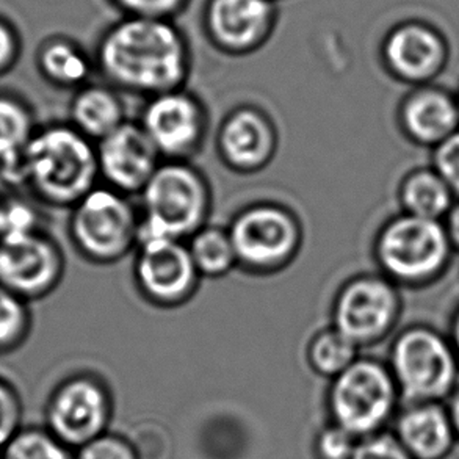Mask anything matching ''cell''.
I'll use <instances>...</instances> for the list:
<instances>
[{
  "mask_svg": "<svg viewBox=\"0 0 459 459\" xmlns=\"http://www.w3.org/2000/svg\"><path fill=\"white\" fill-rule=\"evenodd\" d=\"M389 429L414 459H447L458 446L447 404L442 402L402 403Z\"/></svg>",
  "mask_w": 459,
  "mask_h": 459,
  "instance_id": "cell-19",
  "label": "cell"
},
{
  "mask_svg": "<svg viewBox=\"0 0 459 459\" xmlns=\"http://www.w3.org/2000/svg\"><path fill=\"white\" fill-rule=\"evenodd\" d=\"M402 397L387 362L359 356L347 370L329 381L326 411L329 422L356 439L391 429Z\"/></svg>",
  "mask_w": 459,
  "mask_h": 459,
  "instance_id": "cell-6",
  "label": "cell"
},
{
  "mask_svg": "<svg viewBox=\"0 0 459 459\" xmlns=\"http://www.w3.org/2000/svg\"><path fill=\"white\" fill-rule=\"evenodd\" d=\"M44 230L43 215L37 201L25 198L22 193L5 195L2 211V240Z\"/></svg>",
  "mask_w": 459,
  "mask_h": 459,
  "instance_id": "cell-28",
  "label": "cell"
},
{
  "mask_svg": "<svg viewBox=\"0 0 459 459\" xmlns=\"http://www.w3.org/2000/svg\"><path fill=\"white\" fill-rule=\"evenodd\" d=\"M447 334L452 343H454L455 351H456L459 359V303L455 306L454 312H452L450 320H448Z\"/></svg>",
  "mask_w": 459,
  "mask_h": 459,
  "instance_id": "cell-38",
  "label": "cell"
},
{
  "mask_svg": "<svg viewBox=\"0 0 459 459\" xmlns=\"http://www.w3.org/2000/svg\"><path fill=\"white\" fill-rule=\"evenodd\" d=\"M452 243L442 221L398 212L373 237L377 272L403 289H425L441 281L454 262Z\"/></svg>",
  "mask_w": 459,
  "mask_h": 459,
  "instance_id": "cell-4",
  "label": "cell"
},
{
  "mask_svg": "<svg viewBox=\"0 0 459 459\" xmlns=\"http://www.w3.org/2000/svg\"><path fill=\"white\" fill-rule=\"evenodd\" d=\"M387 366L402 403H446L459 385V359L447 331L410 323L392 335Z\"/></svg>",
  "mask_w": 459,
  "mask_h": 459,
  "instance_id": "cell-5",
  "label": "cell"
},
{
  "mask_svg": "<svg viewBox=\"0 0 459 459\" xmlns=\"http://www.w3.org/2000/svg\"><path fill=\"white\" fill-rule=\"evenodd\" d=\"M215 146L218 159L232 173H261L280 151V131L264 108L242 104L224 115Z\"/></svg>",
  "mask_w": 459,
  "mask_h": 459,
  "instance_id": "cell-15",
  "label": "cell"
},
{
  "mask_svg": "<svg viewBox=\"0 0 459 459\" xmlns=\"http://www.w3.org/2000/svg\"><path fill=\"white\" fill-rule=\"evenodd\" d=\"M140 211L131 196L100 184L69 209L68 237L75 253L108 267L135 253Z\"/></svg>",
  "mask_w": 459,
  "mask_h": 459,
  "instance_id": "cell-8",
  "label": "cell"
},
{
  "mask_svg": "<svg viewBox=\"0 0 459 459\" xmlns=\"http://www.w3.org/2000/svg\"><path fill=\"white\" fill-rule=\"evenodd\" d=\"M94 65L119 93L148 100L186 87L192 58L169 19L126 16L100 38Z\"/></svg>",
  "mask_w": 459,
  "mask_h": 459,
  "instance_id": "cell-1",
  "label": "cell"
},
{
  "mask_svg": "<svg viewBox=\"0 0 459 459\" xmlns=\"http://www.w3.org/2000/svg\"><path fill=\"white\" fill-rule=\"evenodd\" d=\"M442 224L447 232L448 240L454 247L455 253L459 255V198L450 207L447 215L442 220Z\"/></svg>",
  "mask_w": 459,
  "mask_h": 459,
  "instance_id": "cell-36",
  "label": "cell"
},
{
  "mask_svg": "<svg viewBox=\"0 0 459 459\" xmlns=\"http://www.w3.org/2000/svg\"><path fill=\"white\" fill-rule=\"evenodd\" d=\"M236 249L238 270L253 276H273L297 261L305 245L299 213L276 201L245 205L226 226Z\"/></svg>",
  "mask_w": 459,
  "mask_h": 459,
  "instance_id": "cell-7",
  "label": "cell"
},
{
  "mask_svg": "<svg viewBox=\"0 0 459 459\" xmlns=\"http://www.w3.org/2000/svg\"><path fill=\"white\" fill-rule=\"evenodd\" d=\"M4 198H5V195H0V240H2V211H4Z\"/></svg>",
  "mask_w": 459,
  "mask_h": 459,
  "instance_id": "cell-39",
  "label": "cell"
},
{
  "mask_svg": "<svg viewBox=\"0 0 459 459\" xmlns=\"http://www.w3.org/2000/svg\"><path fill=\"white\" fill-rule=\"evenodd\" d=\"M38 69L52 87L74 93L90 83L93 62L77 44L66 39H50L38 52Z\"/></svg>",
  "mask_w": 459,
  "mask_h": 459,
  "instance_id": "cell-23",
  "label": "cell"
},
{
  "mask_svg": "<svg viewBox=\"0 0 459 459\" xmlns=\"http://www.w3.org/2000/svg\"><path fill=\"white\" fill-rule=\"evenodd\" d=\"M24 429V402L18 387L0 377V452Z\"/></svg>",
  "mask_w": 459,
  "mask_h": 459,
  "instance_id": "cell-29",
  "label": "cell"
},
{
  "mask_svg": "<svg viewBox=\"0 0 459 459\" xmlns=\"http://www.w3.org/2000/svg\"><path fill=\"white\" fill-rule=\"evenodd\" d=\"M379 54L385 73L394 81L412 88L435 83L447 68L450 48L433 25L406 21L385 35Z\"/></svg>",
  "mask_w": 459,
  "mask_h": 459,
  "instance_id": "cell-14",
  "label": "cell"
},
{
  "mask_svg": "<svg viewBox=\"0 0 459 459\" xmlns=\"http://www.w3.org/2000/svg\"><path fill=\"white\" fill-rule=\"evenodd\" d=\"M65 273L66 255L48 230L0 240V286L25 301L33 303L52 295Z\"/></svg>",
  "mask_w": 459,
  "mask_h": 459,
  "instance_id": "cell-13",
  "label": "cell"
},
{
  "mask_svg": "<svg viewBox=\"0 0 459 459\" xmlns=\"http://www.w3.org/2000/svg\"><path fill=\"white\" fill-rule=\"evenodd\" d=\"M19 56V39L10 25L0 21V77L16 65Z\"/></svg>",
  "mask_w": 459,
  "mask_h": 459,
  "instance_id": "cell-35",
  "label": "cell"
},
{
  "mask_svg": "<svg viewBox=\"0 0 459 459\" xmlns=\"http://www.w3.org/2000/svg\"><path fill=\"white\" fill-rule=\"evenodd\" d=\"M0 459H75V450L46 427H24L0 452Z\"/></svg>",
  "mask_w": 459,
  "mask_h": 459,
  "instance_id": "cell-27",
  "label": "cell"
},
{
  "mask_svg": "<svg viewBox=\"0 0 459 459\" xmlns=\"http://www.w3.org/2000/svg\"><path fill=\"white\" fill-rule=\"evenodd\" d=\"M37 113L22 94L0 90V182L12 193H22V159L38 131Z\"/></svg>",
  "mask_w": 459,
  "mask_h": 459,
  "instance_id": "cell-20",
  "label": "cell"
},
{
  "mask_svg": "<svg viewBox=\"0 0 459 459\" xmlns=\"http://www.w3.org/2000/svg\"><path fill=\"white\" fill-rule=\"evenodd\" d=\"M276 22L273 0H209L204 24L212 44L228 56H249L265 44Z\"/></svg>",
  "mask_w": 459,
  "mask_h": 459,
  "instance_id": "cell-17",
  "label": "cell"
},
{
  "mask_svg": "<svg viewBox=\"0 0 459 459\" xmlns=\"http://www.w3.org/2000/svg\"><path fill=\"white\" fill-rule=\"evenodd\" d=\"M112 416L110 387L91 372L65 377L44 404V427L73 450L106 435Z\"/></svg>",
  "mask_w": 459,
  "mask_h": 459,
  "instance_id": "cell-10",
  "label": "cell"
},
{
  "mask_svg": "<svg viewBox=\"0 0 459 459\" xmlns=\"http://www.w3.org/2000/svg\"><path fill=\"white\" fill-rule=\"evenodd\" d=\"M33 328L30 303L0 286V356L18 351Z\"/></svg>",
  "mask_w": 459,
  "mask_h": 459,
  "instance_id": "cell-26",
  "label": "cell"
},
{
  "mask_svg": "<svg viewBox=\"0 0 459 459\" xmlns=\"http://www.w3.org/2000/svg\"><path fill=\"white\" fill-rule=\"evenodd\" d=\"M455 96H456V102H458V107H459V88H458V90H456V91H455Z\"/></svg>",
  "mask_w": 459,
  "mask_h": 459,
  "instance_id": "cell-40",
  "label": "cell"
},
{
  "mask_svg": "<svg viewBox=\"0 0 459 459\" xmlns=\"http://www.w3.org/2000/svg\"><path fill=\"white\" fill-rule=\"evenodd\" d=\"M429 165L435 168L455 196L459 198V129L431 150Z\"/></svg>",
  "mask_w": 459,
  "mask_h": 459,
  "instance_id": "cell-33",
  "label": "cell"
},
{
  "mask_svg": "<svg viewBox=\"0 0 459 459\" xmlns=\"http://www.w3.org/2000/svg\"><path fill=\"white\" fill-rule=\"evenodd\" d=\"M132 274L144 303L167 310L188 305L203 281L186 242L167 238L138 243Z\"/></svg>",
  "mask_w": 459,
  "mask_h": 459,
  "instance_id": "cell-12",
  "label": "cell"
},
{
  "mask_svg": "<svg viewBox=\"0 0 459 459\" xmlns=\"http://www.w3.org/2000/svg\"><path fill=\"white\" fill-rule=\"evenodd\" d=\"M402 289L379 272L353 274L335 292L331 325L359 350L395 334L403 316Z\"/></svg>",
  "mask_w": 459,
  "mask_h": 459,
  "instance_id": "cell-9",
  "label": "cell"
},
{
  "mask_svg": "<svg viewBox=\"0 0 459 459\" xmlns=\"http://www.w3.org/2000/svg\"><path fill=\"white\" fill-rule=\"evenodd\" d=\"M400 212L442 221L456 201L450 186L431 165L408 169L397 186Z\"/></svg>",
  "mask_w": 459,
  "mask_h": 459,
  "instance_id": "cell-22",
  "label": "cell"
},
{
  "mask_svg": "<svg viewBox=\"0 0 459 459\" xmlns=\"http://www.w3.org/2000/svg\"><path fill=\"white\" fill-rule=\"evenodd\" d=\"M24 190L38 204L71 209L100 184L98 148L68 121L39 125L22 159Z\"/></svg>",
  "mask_w": 459,
  "mask_h": 459,
  "instance_id": "cell-2",
  "label": "cell"
},
{
  "mask_svg": "<svg viewBox=\"0 0 459 459\" xmlns=\"http://www.w3.org/2000/svg\"><path fill=\"white\" fill-rule=\"evenodd\" d=\"M100 182L127 196H140L161 157L138 121H126L96 143Z\"/></svg>",
  "mask_w": 459,
  "mask_h": 459,
  "instance_id": "cell-16",
  "label": "cell"
},
{
  "mask_svg": "<svg viewBox=\"0 0 459 459\" xmlns=\"http://www.w3.org/2000/svg\"><path fill=\"white\" fill-rule=\"evenodd\" d=\"M75 459H140V455L129 439L107 431L106 435L77 448Z\"/></svg>",
  "mask_w": 459,
  "mask_h": 459,
  "instance_id": "cell-31",
  "label": "cell"
},
{
  "mask_svg": "<svg viewBox=\"0 0 459 459\" xmlns=\"http://www.w3.org/2000/svg\"><path fill=\"white\" fill-rule=\"evenodd\" d=\"M138 123L161 160L192 161L204 148L211 129L207 107L186 87L148 98Z\"/></svg>",
  "mask_w": 459,
  "mask_h": 459,
  "instance_id": "cell-11",
  "label": "cell"
},
{
  "mask_svg": "<svg viewBox=\"0 0 459 459\" xmlns=\"http://www.w3.org/2000/svg\"><path fill=\"white\" fill-rule=\"evenodd\" d=\"M193 262L203 280H221L238 268L230 230L220 224H205L186 240Z\"/></svg>",
  "mask_w": 459,
  "mask_h": 459,
  "instance_id": "cell-24",
  "label": "cell"
},
{
  "mask_svg": "<svg viewBox=\"0 0 459 459\" xmlns=\"http://www.w3.org/2000/svg\"><path fill=\"white\" fill-rule=\"evenodd\" d=\"M395 121L406 142L435 150L459 129L455 91L436 83L412 87L398 102Z\"/></svg>",
  "mask_w": 459,
  "mask_h": 459,
  "instance_id": "cell-18",
  "label": "cell"
},
{
  "mask_svg": "<svg viewBox=\"0 0 459 459\" xmlns=\"http://www.w3.org/2000/svg\"><path fill=\"white\" fill-rule=\"evenodd\" d=\"M446 404H447L448 414H450V419L454 423L455 433H456V439H458L459 444V385L446 402Z\"/></svg>",
  "mask_w": 459,
  "mask_h": 459,
  "instance_id": "cell-37",
  "label": "cell"
},
{
  "mask_svg": "<svg viewBox=\"0 0 459 459\" xmlns=\"http://www.w3.org/2000/svg\"><path fill=\"white\" fill-rule=\"evenodd\" d=\"M359 439L341 429L339 425L329 422L316 431L312 444V452L316 459H351L354 448Z\"/></svg>",
  "mask_w": 459,
  "mask_h": 459,
  "instance_id": "cell-30",
  "label": "cell"
},
{
  "mask_svg": "<svg viewBox=\"0 0 459 459\" xmlns=\"http://www.w3.org/2000/svg\"><path fill=\"white\" fill-rule=\"evenodd\" d=\"M351 459H414L400 444L391 429L362 437L356 444Z\"/></svg>",
  "mask_w": 459,
  "mask_h": 459,
  "instance_id": "cell-32",
  "label": "cell"
},
{
  "mask_svg": "<svg viewBox=\"0 0 459 459\" xmlns=\"http://www.w3.org/2000/svg\"><path fill=\"white\" fill-rule=\"evenodd\" d=\"M68 123L98 143L129 121L125 100L108 83H87L74 91L69 102Z\"/></svg>",
  "mask_w": 459,
  "mask_h": 459,
  "instance_id": "cell-21",
  "label": "cell"
},
{
  "mask_svg": "<svg viewBox=\"0 0 459 459\" xmlns=\"http://www.w3.org/2000/svg\"><path fill=\"white\" fill-rule=\"evenodd\" d=\"M138 198V243L160 238L186 242L209 224L213 209L211 182L192 161L161 160Z\"/></svg>",
  "mask_w": 459,
  "mask_h": 459,
  "instance_id": "cell-3",
  "label": "cell"
},
{
  "mask_svg": "<svg viewBox=\"0 0 459 459\" xmlns=\"http://www.w3.org/2000/svg\"><path fill=\"white\" fill-rule=\"evenodd\" d=\"M359 348L329 323L310 337L306 360L312 372L331 381L347 370L359 358Z\"/></svg>",
  "mask_w": 459,
  "mask_h": 459,
  "instance_id": "cell-25",
  "label": "cell"
},
{
  "mask_svg": "<svg viewBox=\"0 0 459 459\" xmlns=\"http://www.w3.org/2000/svg\"><path fill=\"white\" fill-rule=\"evenodd\" d=\"M127 16L169 19L179 12L186 0H113Z\"/></svg>",
  "mask_w": 459,
  "mask_h": 459,
  "instance_id": "cell-34",
  "label": "cell"
}]
</instances>
